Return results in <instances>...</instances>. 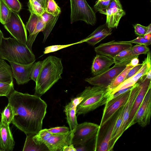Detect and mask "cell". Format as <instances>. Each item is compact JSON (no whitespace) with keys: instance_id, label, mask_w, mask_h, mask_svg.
Listing matches in <instances>:
<instances>
[{"instance_id":"12","label":"cell","mask_w":151,"mask_h":151,"mask_svg":"<svg viewBox=\"0 0 151 151\" xmlns=\"http://www.w3.org/2000/svg\"><path fill=\"white\" fill-rule=\"evenodd\" d=\"M73 132L70 130L63 134H52L44 144L50 151H63V147L71 144Z\"/></svg>"},{"instance_id":"10","label":"cell","mask_w":151,"mask_h":151,"mask_svg":"<svg viewBox=\"0 0 151 151\" xmlns=\"http://www.w3.org/2000/svg\"><path fill=\"white\" fill-rule=\"evenodd\" d=\"M151 114V89L146 94L144 98L138 109L130 126L138 123L142 127L149 124Z\"/></svg>"},{"instance_id":"4","label":"cell","mask_w":151,"mask_h":151,"mask_svg":"<svg viewBox=\"0 0 151 151\" xmlns=\"http://www.w3.org/2000/svg\"><path fill=\"white\" fill-rule=\"evenodd\" d=\"M109 95L107 88L94 86L91 87L88 95L77 106V116L85 114L105 104Z\"/></svg>"},{"instance_id":"28","label":"cell","mask_w":151,"mask_h":151,"mask_svg":"<svg viewBox=\"0 0 151 151\" xmlns=\"http://www.w3.org/2000/svg\"><path fill=\"white\" fill-rule=\"evenodd\" d=\"M133 67L130 63L127 64L125 69L112 81L107 87L109 91L115 88L124 80L128 73Z\"/></svg>"},{"instance_id":"7","label":"cell","mask_w":151,"mask_h":151,"mask_svg":"<svg viewBox=\"0 0 151 151\" xmlns=\"http://www.w3.org/2000/svg\"><path fill=\"white\" fill-rule=\"evenodd\" d=\"M131 89L113 98L104 104L99 125L100 128L109 122L118 110L126 104L129 97Z\"/></svg>"},{"instance_id":"8","label":"cell","mask_w":151,"mask_h":151,"mask_svg":"<svg viewBox=\"0 0 151 151\" xmlns=\"http://www.w3.org/2000/svg\"><path fill=\"white\" fill-rule=\"evenodd\" d=\"M4 25L5 28L14 38L26 44L27 39V29L18 13L12 11L10 21Z\"/></svg>"},{"instance_id":"34","label":"cell","mask_w":151,"mask_h":151,"mask_svg":"<svg viewBox=\"0 0 151 151\" xmlns=\"http://www.w3.org/2000/svg\"><path fill=\"white\" fill-rule=\"evenodd\" d=\"M14 90L13 82L10 83L0 82V96L8 98Z\"/></svg>"},{"instance_id":"29","label":"cell","mask_w":151,"mask_h":151,"mask_svg":"<svg viewBox=\"0 0 151 151\" xmlns=\"http://www.w3.org/2000/svg\"><path fill=\"white\" fill-rule=\"evenodd\" d=\"M12 11L3 0H0V22L3 25L10 21Z\"/></svg>"},{"instance_id":"43","label":"cell","mask_w":151,"mask_h":151,"mask_svg":"<svg viewBox=\"0 0 151 151\" xmlns=\"http://www.w3.org/2000/svg\"><path fill=\"white\" fill-rule=\"evenodd\" d=\"M125 42L131 43L144 44L147 46H148L151 44V39H147L144 36L138 37L132 40Z\"/></svg>"},{"instance_id":"23","label":"cell","mask_w":151,"mask_h":151,"mask_svg":"<svg viewBox=\"0 0 151 151\" xmlns=\"http://www.w3.org/2000/svg\"><path fill=\"white\" fill-rule=\"evenodd\" d=\"M76 108L70 102L65 106L64 109L67 122L70 130L73 133L78 124L76 113Z\"/></svg>"},{"instance_id":"19","label":"cell","mask_w":151,"mask_h":151,"mask_svg":"<svg viewBox=\"0 0 151 151\" xmlns=\"http://www.w3.org/2000/svg\"><path fill=\"white\" fill-rule=\"evenodd\" d=\"M114 63L113 58L97 54L92 63V73L94 76L99 75L108 69Z\"/></svg>"},{"instance_id":"1","label":"cell","mask_w":151,"mask_h":151,"mask_svg":"<svg viewBox=\"0 0 151 151\" xmlns=\"http://www.w3.org/2000/svg\"><path fill=\"white\" fill-rule=\"evenodd\" d=\"M8 98L14 115L11 123L26 135L42 129L47 105L40 97L14 90Z\"/></svg>"},{"instance_id":"15","label":"cell","mask_w":151,"mask_h":151,"mask_svg":"<svg viewBox=\"0 0 151 151\" xmlns=\"http://www.w3.org/2000/svg\"><path fill=\"white\" fill-rule=\"evenodd\" d=\"M142 63L143 65L142 68L135 75L124 80L115 88L109 91V96L113 94L120 90L133 86L139 79L146 75L151 70V55L150 50L147 52V57L143 61Z\"/></svg>"},{"instance_id":"17","label":"cell","mask_w":151,"mask_h":151,"mask_svg":"<svg viewBox=\"0 0 151 151\" xmlns=\"http://www.w3.org/2000/svg\"><path fill=\"white\" fill-rule=\"evenodd\" d=\"M12 68L13 78L15 79L18 85L28 83L31 79L30 73L33 63L22 65L9 62Z\"/></svg>"},{"instance_id":"14","label":"cell","mask_w":151,"mask_h":151,"mask_svg":"<svg viewBox=\"0 0 151 151\" xmlns=\"http://www.w3.org/2000/svg\"><path fill=\"white\" fill-rule=\"evenodd\" d=\"M141 81L140 78L131 90L129 97L125 104L121 125L114 140V145L124 132L127 129V122L131 108L135 98L140 88Z\"/></svg>"},{"instance_id":"37","label":"cell","mask_w":151,"mask_h":151,"mask_svg":"<svg viewBox=\"0 0 151 151\" xmlns=\"http://www.w3.org/2000/svg\"><path fill=\"white\" fill-rule=\"evenodd\" d=\"M42 65V61H38L33 63L31 69L30 78L36 82Z\"/></svg>"},{"instance_id":"5","label":"cell","mask_w":151,"mask_h":151,"mask_svg":"<svg viewBox=\"0 0 151 151\" xmlns=\"http://www.w3.org/2000/svg\"><path fill=\"white\" fill-rule=\"evenodd\" d=\"M70 1L71 24L78 21H82L92 26L95 24L97 21L95 13L86 0Z\"/></svg>"},{"instance_id":"49","label":"cell","mask_w":151,"mask_h":151,"mask_svg":"<svg viewBox=\"0 0 151 151\" xmlns=\"http://www.w3.org/2000/svg\"><path fill=\"white\" fill-rule=\"evenodd\" d=\"M4 37L3 34L0 29V45L1 42L2 40Z\"/></svg>"},{"instance_id":"31","label":"cell","mask_w":151,"mask_h":151,"mask_svg":"<svg viewBox=\"0 0 151 151\" xmlns=\"http://www.w3.org/2000/svg\"><path fill=\"white\" fill-rule=\"evenodd\" d=\"M28 6L30 13H33L38 16H41L45 11L42 5L36 0L29 1Z\"/></svg>"},{"instance_id":"26","label":"cell","mask_w":151,"mask_h":151,"mask_svg":"<svg viewBox=\"0 0 151 151\" xmlns=\"http://www.w3.org/2000/svg\"><path fill=\"white\" fill-rule=\"evenodd\" d=\"M35 135H27V137L23 149V151H49L46 146L43 143L37 144L33 140L32 137Z\"/></svg>"},{"instance_id":"25","label":"cell","mask_w":151,"mask_h":151,"mask_svg":"<svg viewBox=\"0 0 151 151\" xmlns=\"http://www.w3.org/2000/svg\"><path fill=\"white\" fill-rule=\"evenodd\" d=\"M12 68L4 60L0 59V82H13Z\"/></svg>"},{"instance_id":"51","label":"cell","mask_w":151,"mask_h":151,"mask_svg":"<svg viewBox=\"0 0 151 151\" xmlns=\"http://www.w3.org/2000/svg\"><path fill=\"white\" fill-rule=\"evenodd\" d=\"M0 112L1 113V110H0Z\"/></svg>"},{"instance_id":"6","label":"cell","mask_w":151,"mask_h":151,"mask_svg":"<svg viewBox=\"0 0 151 151\" xmlns=\"http://www.w3.org/2000/svg\"><path fill=\"white\" fill-rule=\"evenodd\" d=\"M100 129L99 125L88 122L78 124L73 133L71 144L84 145L97 135Z\"/></svg>"},{"instance_id":"18","label":"cell","mask_w":151,"mask_h":151,"mask_svg":"<svg viewBox=\"0 0 151 151\" xmlns=\"http://www.w3.org/2000/svg\"><path fill=\"white\" fill-rule=\"evenodd\" d=\"M15 144L9 125L0 121V151H12Z\"/></svg>"},{"instance_id":"45","label":"cell","mask_w":151,"mask_h":151,"mask_svg":"<svg viewBox=\"0 0 151 151\" xmlns=\"http://www.w3.org/2000/svg\"><path fill=\"white\" fill-rule=\"evenodd\" d=\"M133 86L129 87L124 89L120 90L116 92L113 94L109 96H108V98L107 99V102L113 99V98L126 92L129 90H131L133 88Z\"/></svg>"},{"instance_id":"42","label":"cell","mask_w":151,"mask_h":151,"mask_svg":"<svg viewBox=\"0 0 151 151\" xmlns=\"http://www.w3.org/2000/svg\"><path fill=\"white\" fill-rule=\"evenodd\" d=\"M135 33L139 37H143L147 33L148 26H145L139 24L134 26Z\"/></svg>"},{"instance_id":"20","label":"cell","mask_w":151,"mask_h":151,"mask_svg":"<svg viewBox=\"0 0 151 151\" xmlns=\"http://www.w3.org/2000/svg\"><path fill=\"white\" fill-rule=\"evenodd\" d=\"M112 29L109 28L106 23L98 27L86 38L81 40L92 46H94L112 33Z\"/></svg>"},{"instance_id":"33","label":"cell","mask_w":151,"mask_h":151,"mask_svg":"<svg viewBox=\"0 0 151 151\" xmlns=\"http://www.w3.org/2000/svg\"><path fill=\"white\" fill-rule=\"evenodd\" d=\"M51 134V133L47 131L46 129H42L38 133L33 136L32 139L37 144L40 145L44 143Z\"/></svg>"},{"instance_id":"41","label":"cell","mask_w":151,"mask_h":151,"mask_svg":"<svg viewBox=\"0 0 151 151\" xmlns=\"http://www.w3.org/2000/svg\"><path fill=\"white\" fill-rule=\"evenodd\" d=\"M46 130L48 132L53 134L65 133L70 131V128L65 125L52 127L48 129H46Z\"/></svg>"},{"instance_id":"40","label":"cell","mask_w":151,"mask_h":151,"mask_svg":"<svg viewBox=\"0 0 151 151\" xmlns=\"http://www.w3.org/2000/svg\"><path fill=\"white\" fill-rule=\"evenodd\" d=\"M132 48L133 53L136 55L139 56L142 54H146L150 50L147 46L142 44L135 45Z\"/></svg>"},{"instance_id":"9","label":"cell","mask_w":151,"mask_h":151,"mask_svg":"<svg viewBox=\"0 0 151 151\" xmlns=\"http://www.w3.org/2000/svg\"><path fill=\"white\" fill-rule=\"evenodd\" d=\"M126 65L115 64L101 74L86 78L85 81L94 86L107 88L112 81L126 68Z\"/></svg>"},{"instance_id":"36","label":"cell","mask_w":151,"mask_h":151,"mask_svg":"<svg viewBox=\"0 0 151 151\" xmlns=\"http://www.w3.org/2000/svg\"><path fill=\"white\" fill-rule=\"evenodd\" d=\"M111 0H102L101 1H96L93 8L96 12L106 15L108 7Z\"/></svg>"},{"instance_id":"2","label":"cell","mask_w":151,"mask_h":151,"mask_svg":"<svg viewBox=\"0 0 151 151\" xmlns=\"http://www.w3.org/2000/svg\"><path fill=\"white\" fill-rule=\"evenodd\" d=\"M63 66L61 58L50 55L42 61L36 83L35 94L40 97L62 79Z\"/></svg>"},{"instance_id":"32","label":"cell","mask_w":151,"mask_h":151,"mask_svg":"<svg viewBox=\"0 0 151 151\" xmlns=\"http://www.w3.org/2000/svg\"><path fill=\"white\" fill-rule=\"evenodd\" d=\"M1 114V121L2 122L9 125L11 123L14 115L12 107L9 103Z\"/></svg>"},{"instance_id":"39","label":"cell","mask_w":151,"mask_h":151,"mask_svg":"<svg viewBox=\"0 0 151 151\" xmlns=\"http://www.w3.org/2000/svg\"><path fill=\"white\" fill-rule=\"evenodd\" d=\"M12 11L18 13L22 9L19 0H3Z\"/></svg>"},{"instance_id":"27","label":"cell","mask_w":151,"mask_h":151,"mask_svg":"<svg viewBox=\"0 0 151 151\" xmlns=\"http://www.w3.org/2000/svg\"><path fill=\"white\" fill-rule=\"evenodd\" d=\"M45 27V24L41 16H39L38 20L35 28L33 32L29 35L27 38L26 45L28 47L32 50V47L33 42L38 34L42 32Z\"/></svg>"},{"instance_id":"44","label":"cell","mask_w":151,"mask_h":151,"mask_svg":"<svg viewBox=\"0 0 151 151\" xmlns=\"http://www.w3.org/2000/svg\"><path fill=\"white\" fill-rule=\"evenodd\" d=\"M142 65L143 63L138 64L132 68L128 73L125 80L135 75L140 70Z\"/></svg>"},{"instance_id":"38","label":"cell","mask_w":151,"mask_h":151,"mask_svg":"<svg viewBox=\"0 0 151 151\" xmlns=\"http://www.w3.org/2000/svg\"><path fill=\"white\" fill-rule=\"evenodd\" d=\"M83 43L81 40L78 42L65 45H55L48 46L45 47L43 52L44 54H48L57 51L60 49L68 47L72 45Z\"/></svg>"},{"instance_id":"13","label":"cell","mask_w":151,"mask_h":151,"mask_svg":"<svg viewBox=\"0 0 151 151\" xmlns=\"http://www.w3.org/2000/svg\"><path fill=\"white\" fill-rule=\"evenodd\" d=\"M125 14L119 0H111L106 11V24L109 28H117L121 19Z\"/></svg>"},{"instance_id":"47","label":"cell","mask_w":151,"mask_h":151,"mask_svg":"<svg viewBox=\"0 0 151 151\" xmlns=\"http://www.w3.org/2000/svg\"><path fill=\"white\" fill-rule=\"evenodd\" d=\"M138 57H137L132 59L129 63L133 67L138 65L139 62Z\"/></svg>"},{"instance_id":"50","label":"cell","mask_w":151,"mask_h":151,"mask_svg":"<svg viewBox=\"0 0 151 151\" xmlns=\"http://www.w3.org/2000/svg\"><path fill=\"white\" fill-rule=\"evenodd\" d=\"M102 0H97L98 1H101Z\"/></svg>"},{"instance_id":"11","label":"cell","mask_w":151,"mask_h":151,"mask_svg":"<svg viewBox=\"0 0 151 151\" xmlns=\"http://www.w3.org/2000/svg\"><path fill=\"white\" fill-rule=\"evenodd\" d=\"M132 46L131 43L113 40L100 45L95 48L94 50L97 54L113 58L122 51Z\"/></svg>"},{"instance_id":"16","label":"cell","mask_w":151,"mask_h":151,"mask_svg":"<svg viewBox=\"0 0 151 151\" xmlns=\"http://www.w3.org/2000/svg\"><path fill=\"white\" fill-rule=\"evenodd\" d=\"M141 86L136 97L130 111L127 122V129L130 127L135 115L142 103L145 96L148 91L151 88V79L146 77V75L141 78Z\"/></svg>"},{"instance_id":"30","label":"cell","mask_w":151,"mask_h":151,"mask_svg":"<svg viewBox=\"0 0 151 151\" xmlns=\"http://www.w3.org/2000/svg\"><path fill=\"white\" fill-rule=\"evenodd\" d=\"M45 11L54 16L60 15V8L54 0H45L44 7Z\"/></svg>"},{"instance_id":"24","label":"cell","mask_w":151,"mask_h":151,"mask_svg":"<svg viewBox=\"0 0 151 151\" xmlns=\"http://www.w3.org/2000/svg\"><path fill=\"white\" fill-rule=\"evenodd\" d=\"M132 47L122 51L114 57L113 58L114 64L127 65L133 58L138 57V55H136L133 53Z\"/></svg>"},{"instance_id":"35","label":"cell","mask_w":151,"mask_h":151,"mask_svg":"<svg viewBox=\"0 0 151 151\" xmlns=\"http://www.w3.org/2000/svg\"><path fill=\"white\" fill-rule=\"evenodd\" d=\"M39 16L35 14L31 13L28 21L26 23L25 27L29 31V35L31 34L34 31L38 20Z\"/></svg>"},{"instance_id":"48","label":"cell","mask_w":151,"mask_h":151,"mask_svg":"<svg viewBox=\"0 0 151 151\" xmlns=\"http://www.w3.org/2000/svg\"><path fill=\"white\" fill-rule=\"evenodd\" d=\"M32 0H29V1H30ZM39 3H40L42 6L44 8L45 0H36Z\"/></svg>"},{"instance_id":"22","label":"cell","mask_w":151,"mask_h":151,"mask_svg":"<svg viewBox=\"0 0 151 151\" xmlns=\"http://www.w3.org/2000/svg\"><path fill=\"white\" fill-rule=\"evenodd\" d=\"M118 111L113 116L110 120L109 125L106 131V134L103 139L99 143L97 147L98 151H109V145L114 125L117 116Z\"/></svg>"},{"instance_id":"46","label":"cell","mask_w":151,"mask_h":151,"mask_svg":"<svg viewBox=\"0 0 151 151\" xmlns=\"http://www.w3.org/2000/svg\"><path fill=\"white\" fill-rule=\"evenodd\" d=\"M76 149L74 145L71 144L69 145L63 147V151H76Z\"/></svg>"},{"instance_id":"3","label":"cell","mask_w":151,"mask_h":151,"mask_svg":"<svg viewBox=\"0 0 151 151\" xmlns=\"http://www.w3.org/2000/svg\"><path fill=\"white\" fill-rule=\"evenodd\" d=\"M0 59L22 65L33 63L36 60L26 44L14 38L4 37L0 45Z\"/></svg>"},{"instance_id":"21","label":"cell","mask_w":151,"mask_h":151,"mask_svg":"<svg viewBox=\"0 0 151 151\" xmlns=\"http://www.w3.org/2000/svg\"><path fill=\"white\" fill-rule=\"evenodd\" d=\"M41 16L45 24V27L42 32L44 36L42 42L45 43L55 25L59 15L54 16L45 11Z\"/></svg>"}]
</instances>
